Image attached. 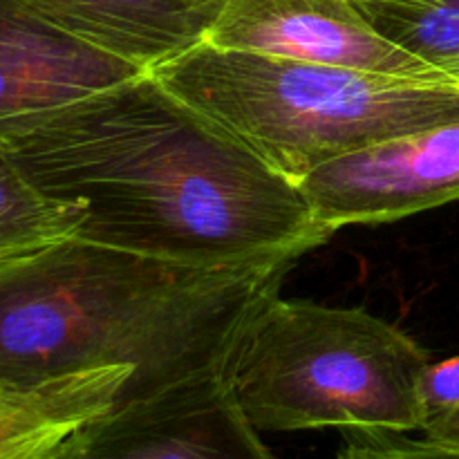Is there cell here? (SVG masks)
I'll list each match as a JSON object with an SVG mask.
<instances>
[{
	"mask_svg": "<svg viewBox=\"0 0 459 459\" xmlns=\"http://www.w3.org/2000/svg\"><path fill=\"white\" fill-rule=\"evenodd\" d=\"M0 146L74 238L195 267L294 258L334 231L299 184L152 72L30 121Z\"/></svg>",
	"mask_w": 459,
	"mask_h": 459,
	"instance_id": "obj_1",
	"label": "cell"
},
{
	"mask_svg": "<svg viewBox=\"0 0 459 459\" xmlns=\"http://www.w3.org/2000/svg\"><path fill=\"white\" fill-rule=\"evenodd\" d=\"M294 263L195 267L74 236L0 260V381L130 366L133 397L218 370Z\"/></svg>",
	"mask_w": 459,
	"mask_h": 459,
	"instance_id": "obj_2",
	"label": "cell"
},
{
	"mask_svg": "<svg viewBox=\"0 0 459 459\" xmlns=\"http://www.w3.org/2000/svg\"><path fill=\"white\" fill-rule=\"evenodd\" d=\"M152 74L299 184L370 143L459 121V88L200 43Z\"/></svg>",
	"mask_w": 459,
	"mask_h": 459,
	"instance_id": "obj_3",
	"label": "cell"
},
{
	"mask_svg": "<svg viewBox=\"0 0 459 459\" xmlns=\"http://www.w3.org/2000/svg\"><path fill=\"white\" fill-rule=\"evenodd\" d=\"M429 354L361 307L269 299L233 343L224 375L260 433L424 430Z\"/></svg>",
	"mask_w": 459,
	"mask_h": 459,
	"instance_id": "obj_4",
	"label": "cell"
},
{
	"mask_svg": "<svg viewBox=\"0 0 459 459\" xmlns=\"http://www.w3.org/2000/svg\"><path fill=\"white\" fill-rule=\"evenodd\" d=\"M48 459H278L251 426L224 368L117 397Z\"/></svg>",
	"mask_w": 459,
	"mask_h": 459,
	"instance_id": "obj_5",
	"label": "cell"
},
{
	"mask_svg": "<svg viewBox=\"0 0 459 459\" xmlns=\"http://www.w3.org/2000/svg\"><path fill=\"white\" fill-rule=\"evenodd\" d=\"M330 231L377 224L459 200V121L397 134L318 166L299 182Z\"/></svg>",
	"mask_w": 459,
	"mask_h": 459,
	"instance_id": "obj_6",
	"label": "cell"
},
{
	"mask_svg": "<svg viewBox=\"0 0 459 459\" xmlns=\"http://www.w3.org/2000/svg\"><path fill=\"white\" fill-rule=\"evenodd\" d=\"M206 43L238 52L455 85L415 54L381 36L350 0H227Z\"/></svg>",
	"mask_w": 459,
	"mask_h": 459,
	"instance_id": "obj_7",
	"label": "cell"
},
{
	"mask_svg": "<svg viewBox=\"0 0 459 459\" xmlns=\"http://www.w3.org/2000/svg\"><path fill=\"white\" fill-rule=\"evenodd\" d=\"M143 74L18 0H0V139L30 121Z\"/></svg>",
	"mask_w": 459,
	"mask_h": 459,
	"instance_id": "obj_8",
	"label": "cell"
},
{
	"mask_svg": "<svg viewBox=\"0 0 459 459\" xmlns=\"http://www.w3.org/2000/svg\"><path fill=\"white\" fill-rule=\"evenodd\" d=\"M65 34L142 72L209 39L227 0H18Z\"/></svg>",
	"mask_w": 459,
	"mask_h": 459,
	"instance_id": "obj_9",
	"label": "cell"
},
{
	"mask_svg": "<svg viewBox=\"0 0 459 459\" xmlns=\"http://www.w3.org/2000/svg\"><path fill=\"white\" fill-rule=\"evenodd\" d=\"M134 370L110 366L39 385L0 381V459H48L92 417L106 412Z\"/></svg>",
	"mask_w": 459,
	"mask_h": 459,
	"instance_id": "obj_10",
	"label": "cell"
},
{
	"mask_svg": "<svg viewBox=\"0 0 459 459\" xmlns=\"http://www.w3.org/2000/svg\"><path fill=\"white\" fill-rule=\"evenodd\" d=\"M368 22L459 85V0H350Z\"/></svg>",
	"mask_w": 459,
	"mask_h": 459,
	"instance_id": "obj_11",
	"label": "cell"
},
{
	"mask_svg": "<svg viewBox=\"0 0 459 459\" xmlns=\"http://www.w3.org/2000/svg\"><path fill=\"white\" fill-rule=\"evenodd\" d=\"M76 227L79 215L43 195L0 146V260L72 238Z\"/></svg>",
	"mask_w": 459,
	"mask_h": 459,
	"instance_id": "obj_12",
	"label": "cell"
},
{
	"mask_svg": "<svg viewBox=\"0 0 459 459\" xmlns=\"http://www.w3.org/2000/svg\"><path fill=\"white\" fill-rule=\"evenodd\" d=\"M336 459H459V446L411 433H348V444Z\"/></svg>",
	"mask_w": 459,
	"mask_h": 459,
	"instance_id": "obj_13",
	"label": "cell"
},
{
	"mask_svg": "<svg viewBox=\"0 0 459 459\" xmlns=\"http://www.w3.org/2000/svg\"><path fill=\"white\" fill-rule=\"evenodd\" d=\"M420 403L424 429L459 408V354L439 363H429L420 377Z\"/></svg>",
	"mask_w": 459,
	"mask_h": 459,
	"instance_id": "obj_14",
	"label": "cell"
},
{
	"mask_svg": "<svg viewBox=\"0 0 459 459\" xmlns=\"http://www.w3.org/2000/svg\"><path fill=\"white\" fill-rule=\"evenodd\" d=\"M421 433H424L426 437L437 439V442L455 444V446H459V408L448 412V415L439 417V420H435L433 424L426 426Z\"/></svg>",
	"mask_w": 459,
	"mask_h": 459,
	"instance_id": "obj_15",
	"label": "cell"
}]
</instances>
